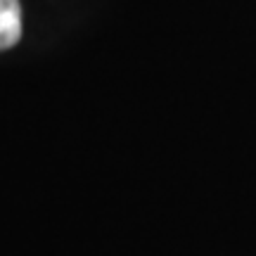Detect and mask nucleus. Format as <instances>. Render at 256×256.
<instances>
[{"mask_svg": "<svg viewBox=\"0 0 256 256\" xmlns=\"http://www.w3.org/2000/svg\"><path fill=\"white\" fill-rule=\"evenodd\" d=\"M19 38H22L19 0H0V50L17 46Z\"/></svg>", "mask_w": 256, "mask_h": 256, "instance_id": "1", "label": "nucleus"}]
</instances>
